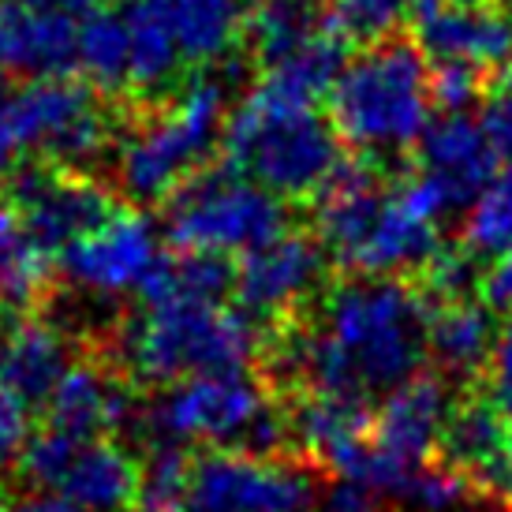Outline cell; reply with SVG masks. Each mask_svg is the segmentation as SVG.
I'll use <instances>...</instances> for the list:
<instances>
[{"label": "cell", "instance_id": "6da1fadb", "mask_svg": "<svg viewBox=\"0 0 512 512\" xmlns=\"http://www.w3.org/2000/svg\"><path fill=\"white\" fill-rule=\"evenodd\" d=\"M430 307L415 281L348 273L322 292L314 322L281 329L270 363L299 393L374 404L412 382L430 359Z\"/></svg>", "mask_w": 512, "mask_h": 512}, {"label": "cell", "instance_id": "7a4b0ae2", "mask_svg": "<svg viewBox=\"0 0 512 512\" xmlns=\"http://www.w3.org/2000/svg\"><path fill=\"white\" fill-rule=\"evenodd\" d=\"M232 169L251 176L277 199H318L341 165V135L318 101L262 75L255 90L228 113L221 135Z\"/></svg>", "mask_w": 512, "mask_h": 512}, {"label": "cell", "instance_id": "3957f363", "mask_svg": "<svg viewBox=\"0 0 512 512\" xmlns=\"http://www.w3.org/2000/svg\"><path fill=\"white\" fill-rule=\"evenodd\" d=\"M329 124L352 154L393 165L430 128L427 53L415 38H385L344 64L329 90Z\"/></svg>", "mask_w": 512, "mask_h": 512}, {"label": "cell", "instance_id": "277c9868", "mask_svg": "<svg viewBox=\"0 0 512 512\" xmlns=\"http://www.w3.org/2000/svg\"><path fill=\"white\" fill-rule=\"evenodd\" d=\"M258 348V318L243 307L202 299H143V311L124 329V363L135 378L154 385L214 370H247Z\"/></svg>", "mask_w": 512, "mask_h": 512}, {"label": "cell", "instance_id": "5b68a950", "mask_svg": "<svg viewBox=\"0 0 512 512\" xmlns=\"http://www.w3.org/2000/svg\"><path fill=\"white\" fill-rule=\"evenodd\" d=\"M236 72L195 75L176 98L120 139L116 180L139 202H165L206 165L228 124Z\"/></svg>", "mask_w": 512, "mask_h": 512}, {"label": "cell", "instance_id": "8992f818", "mask_svg": "<svg viewBox=\"0 0 512 512\" xmlns=\"http://www.w3.org/2000/svg\"><path fill=\"white\" fill-rule=\"evenodd\" d=\"M146 427L161 445L247 449L273 456L288 445V419L273 408L266 385L247 370H214L165 385L150 404Z\"/></svg>", "mask_w": 512, "mask_h": 512}, {"label": "cell", "instance_id": "52a82bcc", "mask_svg": "<svg viewBox=\"0 0 512 512\" xmlns=\"http://www.w3.org/2000/svg\"><path fill=\"white\" fill-rule=\"evenodd\" d=\"M109 139V116L90 86L64 75L8 86L0 75V176L23 169L30 157L83 169L109 150Z\"/></svg>", "mask_w": 512, "mask_h": 512}, {"label": "cell", "instance_id": "ba28073f", "mask_svg": "<svg viewBox=\"0 0 512 512\" xmlns=\"http://www.w3.org/2000/svg\"><path fill=\"white\" fill-rule=\"evenodd\" d=\"M285 228V199L232 165L195 172L172 199H165V236L176 251L191 255L243 258Z\"/></svg>", "mask_w": 512, "mask_h": 512}, {"label": "cell", "instance_id": "9c48e42d", "mask_svg": "<svg viewBox=\"0 0 512 512\" xmlns=\"http://www.w3.org/2000/svg\"><path fill=\"white\" fill-rule=\"evenodd\" d=\"M311 498V475L277 456L206 449L191 460L187 512H307Z\"/></svg>", "mask_w": 512, "mask_h": 512}, {"label": "cell", "instance_id": "30bf717a", "mask_svg": "<svg viewBox=\"0 0 512 512\" xmlns=\"http://www.w3.org/2000/svg\"><path fill=\"white\" fill-rule=\"evenodd\" d=\"M161 262L165 255L157 225L139 210H113L60 251V270L68 285L98 299L143 292Z\"/></svg>", "mask_w": 512, "mask_h": 512}, {"label": "cell", "instance_id": "8fae6325", "mask_svg": "<svg viewBox=\"0 0 512 512\" xmlns=\"http://www.w3.org/2000/svg\"><path fill=\"white\" fill-rule=\"evenodd\" d=\"M329 255L311 232L285 228L236 266V299L251 318H288L326 292Z\"/></svg>", "mask_w": 512, "mask_h": 512}, {"label": "cell", "instance_id": "7c38bea8", "mask_svg": "<svg viewBox=\"0 0 512 512\" xmlns=\"http://www.w3.org/2000/svg\"><path fill=\"white\" fill-rule=\"evenodd\" d=\"M415 45L434 64H471L498 75L512 64V8L494 0H419Z\"/></svg>", "mask_w": 512, "mask_h": 512}, {"label": "cell", "instance_id": "4fadbf2b", "mask_svg": "<svg viewBox=\"0 0 512 512\" xmlns=\"http://www.w3.org/2000/svg\"><path fill=\"white\" fill-rule=\"evenodd\" d=\"M498 161V150L475 116L441 113V120H430L415 146L412 172L438 195L449 217L483 195L498 176Z\"/></svg>", "mask_w": 512, "mask_h": 512}, {"label": "cell", "instance_id": "5bb4252c", "mask_svg": "<svg viewBox=\"0 0 512 512\" xmlns=\"http://www.w3.org/2000/svg\"><path fill=\"white\" fill-rule=\"evenodd\" d=\"M449 412H453V389H449V382L441 378L438 370L434 374H415L412 382H404L397 393H389L374 408L370 441L412 483L419 468L434 464Z\"/></svg>", "mask_w": 512, "mask_h": 512}, {"label": "cell", "instance_id": "9a60e30c", "mask_svg": "<svg viewBox=\"0 0 512 512\" xmlns=\"http://www.w3.org/2000/svg\"><path fill=\"white\" fill-rule=\"evenodd\" d=\"M12 195L19 221L49 255H60L64 247H72L83 232H90L116 210L101 184L53 169L19 172Z\"/></svg>", "mask_w": 512, "mask_h": 512}, {"label": "cell", "instance_id": "2e32d148", "mask_svg": "<svg viewBox=\"0 0 512 512\" xmlns=\"http://www.w3.org/2000/svg\"><path fill=\"white\" fill-rule=\"evenodd\" d=\"M441 221L423 214L408 195L400 180L393 184L389 199H385L382 214L367 232V240L356 247V255L344 262V273L356 277H404L415 281L419 273L430 266V258L441 247Z\"/></svg>", "mask_w": 512, "mask_h": 512}, {"label": "cell", "instance_id": "e0dca14e", "mask_svg": "<svg viewBox=\"0 0 512 512\" xmlns=\"http://www.w3.org/2000/svg\"><path fill=\"white\" fill-rule=\"evenodd\" d=\"M68 68H75L72 15L30 0H0V75L57 79Z\"/></svg>", "mask_w": 512, "mask_h": 512}, {"label": "cell", "instance_id": "ac0fdd59", "mask_svg": "<svg viewBox=\"0 0 512 512\" xmlns=\"http://www.w3.org/2000/svg\"><path fill=\"white\" fill-rule=\"evenodd\" d=\"M512 415L501 408L490 393H464L453 400V412L445 419L438 441V464L468 475L475 490L486 494V486L501 468V456L509 449Z\"/></svg>", "mask_w": 512, "mask_h": 512}, {"label": "cell", "instance_id": "d6986e66", "mask_svg": "<svg viewBox=\"0 0 512 512\" xmlns=\"http://www.w3.org/2000/svg\"><path fill=\"white\" fill-rule=\"evenodd\" d=\"M42 408L49 430H60L75 441L105 438L131 419L128 389L116 382L113 370L98 363H72Z\"/></svg>", "mask_w": 512, "mask_h": 512}, {"label": "cell", "instance_id": "ffe728a7", "mask_svg": "<svg viewBox=\"0 0 512 512\" xmlns=\"http://www.w3.org/2000/svg\"><path fill=\"white\" fill-rule=\"evenodd\" d=\"M139 490L135 456L109 438L72 441L49 494L72 501L79 512H128Z\"/></svg>", "mask_w": 512, "mask_h": 512}, {"label": "cell", "instance_id": "44dd1931", "mask_svg": "<svg viewBox=\"0 0 512 512\" xmlns=\"http://www.w3.org/2000/svg\"><path fill=\"white\" fill-rule=\"evenodd\" d=\"M288 441L318 468L341 471V464L370 438L374 408L333 393H299V400L285 412Z\"/></svg>", "mask_w": 512, "mask_h": 512}, {"label": "cell", "instance_id": "7402d4cb", "mask_svg": "<svg viewBox=\"0 0 512 512\" xmlns=\"http://www.w3.org/2000/svg\"><path fill=\"white\" fill-rule=\"evenodd\" d=\"M498 314L479 296L449 299L430 307V359L445 382H471L486 374V363L498 344Z\"/></svg>", "mask_w": 512, "mask_h": 512}, {"label": "cell", "instance_id": "603a6c76", "mask_svg": "<svg viewBox=\"0 0 512 512\" xmlns=\"http://www.w3.org/2000/svg\"><path fill=\"white\" fill-rule=\"evenodd\" d=\"M72 367V348L64 329L45 318H15L0 333V382L15 389L34 408L57 389L64 370Z\"/></svg>", "mask_w": 512, "mask_h": 512}, {"label": "cell", "instance_id": "cb8c5ba5", "mask_svg": "<svg viewBox=\"0 0 512 512\" xmlns=\"http://www.w3.org/2000/svg\"><path fill=\"white\" fill-rule=\"evenodd\" d=\"M161 23L169 27L172 42L184 64H221L247 34L243 0H146Z\"/></svg>", "mask_w": 512, "mask_h": 512}, {"label": "cell", "instance_id": "d4e9b609", "mask_svg": "<svg viewBox=\"0 0 512 512\" xmlns=\"http://www.w3.org/2000/svg\"><path fill=\"white\" fill-rule=\"evenodd\" d=\"M75 68L98 90H124L131 72V34L128 15L83 12V23H75Z\"/></svg>", "mask_w": 512, "mask_h": 512}, {"label": "cell", "instance_id": "484cf974", "mask_svg": "<svg viewBox=\"0 0 512 512\" xmlns=\"http://www.w3.org/2000/svg\"><path fill=\"white\" fill-rule=\"evenodd\" d=\"M326 23L329 15H322L318 0H258L255 12L247 15V38L255 45V57L273 68L311 42Z\"/></svg>", "mask_w": 512, "mask_h": 512}, {"label": "cell", "instance_id": "4316f807", "mask_svg": "<svg viewBox=\"0 0 512 512\" xmlns=\"http://www.w3.org/2000/svg\"><path fill=\"white\" fill-rule=\"evenodd\" d=\"M128 34H131V72L128 86L139 94H161L176 83L180 75V49L172 42L169 27L161 23V15L146 4L135 0V8L128 12Z\"/></svg>", "mask_w": 512, "mask_h": 512}, {"label": "cell", "instance_id": "83f0119b", "mask_svg": "<svg viewBox=\"0 0 512 512\" xmlns=\"http://www.w3.org/2000/svg\"><path fill=\"white\" fill-rule=\"evenodd\" d=\"M49 281V251L15 210L0 206V307H27Z\"/></svg>", "mask_w": 512, "mask_h": 512}, {"label": "cell", "instance_id": "f1b7e54d", "mask_svg": "<svg viewBox=\"0 0 512 512\" xmlns=\"http://www.w3.org/2000/svg\"><path fill=\"white\" fill-rule=\"evenodd\" d=\"M460 243L486 262L512 251V161L509 169H501L483 195L468 206Z\"/></svg>", "mask_w": 512, "mask_h": 512}, {"label": "cell", "instance_id": "f546056e", "mask_svg": "<svg viewBox=\"0 0 512 512\" xmlns=\"http://www.w3.org/2000/svg\"><path fill=\"white\" fill-rule=\"evenodd\" d=\"M419 0H329V23L337 27L344 42L378 45L408 23Z\"/></svg>", "mask_w": 512, "mask_h": 512}, {"label": "cell", "instance_id": "4dcf8cb0", "mask_svg": "<svg viewBox=\"0 0 512 512\" xmlns=\"http://www.w3.org/2000/svg\"><path fill=\"white\" fill-rule=\"evenodd\" d=\"M187 483H191V460L180 449L161 445L143 468L131 512H187Z\"/></svg>", "mask_w": 512, "mask_h": 512}, {"label": "cell", "instance_id": "1f68e13d", "mask_svg": "<svg viewBox=\"0 0 512 512\" xmlns=\"http://www.w3.org/2000/svg\"><path fill=\"white\" fill-rule=\"evenodd\" d=\"M475 483H471L468 475H460V471L445 468V464H427V468H419L408 490H404V498L415 512H453L460 501L468 498ZM479 494V490H475Z\"/></svg>", "mask_w": 512, "mask_h": 512}, {"label": "cell", "instance_id": "d6a6232c", "mask_svg": "<svg viewBox=\"0 0 512 512\" xmlns=\"http://www.w3.org/2000/svg\"><path fill=\"white\" fill-rule=\"evenodd\" d=\"M494 75L471 64H434L430 72V101L441 113H468L475 101L486 98Z\"/></svg>", "mask_w": 512, "mask_h": 512}, {"label": "cell", "instance_id": "836d02e7", "mask_svg": "<svg viewBox=\"0 0 512 512\" xmlns=\"http://www.w3.org/2000/svg\"><path fill=\"white\" fill-rule=\"evenodd\" d=\"M479 124H483V131L490 135V143H494L498 157H509L512 161V64L509 68H501V72L490 79Z\"/></svg>", "mask_w": 512, "mask_h": 512}, {"label": "cell", "instance_id": "e575fe53", "mask_svg": "<svg viewBox=\"0 0 512 512\" xmlns=\"http://www.w3.org/2000/svg\"><path fill=\"white\" fill-rule=\"evenodd\" d=\"M34 438V404L0 382V464L19 460Z\"/></svg>", "mask_w": 512, "mask_h": 512}, {"label": "cell", "instance_id": "d590c367", "mask_svg": "<svg viewBox=\"0 0 512 512\" xmlns=\"http://www.w3.org/2000/svg\"><path fill=\"white\" fill-rule=\"evenodd\" d=\"M483 382H486V393L512 415V314H505V326H501V333H498L494 356L486 363Z\"/></svg>", "mask_w": 512, "mask_h": 512}, {"label": "cell", "instance_id": "8d00e7d4", "mask_svg": "<svg viewBox=\"0 0 512 512\" xmlns=\"http://www.w3.org/2000/svg\"><path fill=\"white\" fill-rule=\"evenodd\" d=\"M479 299L494 314H512V251L490 258L479 277Z\"/></svg>", "mask_w": 512, "mask_h": 512}, {"label": "cell", "instance_id": "74e56055", "mask_svg": "<svg viewBox=\"0 0 512 512\" xmlns=\"http://www.w3.org/2000/svg\"><path fill=\"white\" fill-rule=\"evenodd\" d=\"M307 512H374V509L367 505V494H363V490L341 486V490H333L318 509H307Z\"/></svg>", "mask_w": 512, "mask_h": 512}, {"label": "cell", "instance_id": "f35d334b", "mask_svg": "<svg viewBox=\"0 0 512 512\" xmlns=\"http://www.w3.org/2000/svg\"><path fill=\"white\" fill-rule=\"evenodd\" d=\"M486 498L501 501L505 509H512V434H509V449L501 456V468L494 471V479L486 486Z\"/></svg>", "mask_w": 512, "mask_h": 512}, {"label": "cell", "instance_id": "ab89813d", "mask_svg": "<svg viewBox=\"0 0 512 512\" xmlns=\"http://www.w3.org/2000/svg\"><path fill=\"white\" fill-rule=\"evenodd\" d=\"M8 512H79L72 501H64L60 494H49V490H38V494H30V498L15 501L8 505Z\"/></svg>", "mask_w": 512, "mask_h": 512}, {"label": "cell", "instance_id": "60d3db41", "mask_svg": "<svg viewBox=\"0 0 512 512\" xmlns=\"http://www.w3.org/2000/svg\"><path fill=\"white\" fill-rule=\"evenodd\" d=\"M30 4H42V8H57V12H94L109 0H30Z\"/></svg>", "mask_w": 512, "mask_h": 512}, {"label": "cell", "instance_id": "b9f144b4", "mask_svg": "<svg viewBox=\"0 0 512 512\" xmlns=\"http://www.w3.org/2000/svg\"><path fill=\"white\" fill-rule=\"evenodd\" d=\"M0 512H8V501H4V490H0Z\"/></svg>", "mask_w": 512, "mask_h": 512}, {"label": "cell", "instance_id": "7bdbcfd3", "mask_svg": "<svg viewBox=\"0 0 512 512\" xmlns=\"http://www.w3.org/2000/svg\"><path fill=\"white\" fill-rule=\"evenodd\" d=\"M505 4H509V8H512V0H505Z\"/></svg>", "mask_w": 512, "mask_h": 512}]
</instances>
